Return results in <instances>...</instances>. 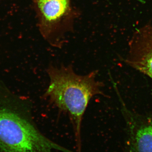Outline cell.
I'll return each mask as SVG.
<instances>
[{
    "mask_svg": "<svg viewBox=\"0 0 152 152\" xmlns=\"http://www.w3.org/2000/svg\"><path fill=\"white\" fill-rule=\"evenodd\" d=\"M37 5L44 21L54 34L71 17V0H39Z\"/></svg>",
    "mask_w": 152,
    "mask_h": 152,
    "instance_id": "5",
    "label": "cell"
},
{
    "mask_svg": "<svg viewBox=\"0 0 152 152\" xmlns=\"http://www.w3.org/2000/svg\"><path fill=\"white\" fill-rule=\"evenodd\" d=\"M74 152L44 135L32 123L0 108V152Z\"/></svg>",
    "mask_w": 152,
    "mask_h": 152,
    "instance_id": "2",
    "label": "cell"
},
{
    "mask_svg": "<svg viewBox=\"0 0 152 152\" xmlns=\"http://www.w3.org/2000/svg\"><path fill=\"white\" fill-rule=\"evenodd\" d=\"M50 83L44 96L61 113L67 114L73 128L78 152H81L82 123L91 100L95 96L108 97L102 82L97 79L98 71L80 75L72 64L50 65L47 70Z\"/></svg>",
    "mask_w": 152,
    "mask_h": 152,
    "instance_id": "1",
    "label": "cell"
},
{
    "mask_svg": "<svg viewBox=\"0 0 152 152\" xmlns=\"http://www.w3.org/2000/svg\"><path fill=\"white\" fill-rule=\"evenodd\" d=\"M117 95L126 124V152H152V116L132 111Z\"/></svg>",
    "mask_w": 152,
    "mask_h": 152,
    "instance_id": "3",
    "label": "cell"
},
{
    "mask_svg": "<svg viewBox=\"0 0 152 152\" xmlns=\"http://www.w3.org/2000/svg\"><path fill=\"white\" fill-rule=\"evenodd\" d=\"M125 62L152 79V26L147 25L137 30L129 45Z\"/></svg>",
    "mask_w": 152,
    "mask_h": 152,
    "instance_id": "4",
    "label": "cell"
}]
</instances>
